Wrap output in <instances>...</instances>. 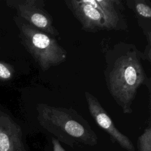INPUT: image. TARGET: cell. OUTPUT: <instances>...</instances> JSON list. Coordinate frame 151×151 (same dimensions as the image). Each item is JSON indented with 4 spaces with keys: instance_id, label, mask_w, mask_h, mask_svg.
I'll use <instances>...</instances> for the list:
<instances>
[{
    "instance_id": "6da1fadb",
    "label": "cell",
    "mask_w": 151,
    "mask_h": 151,
    "mask_svg": "<svg viewBox=\"0 0 151 151\" xmlns=\"http://www.w3.org/2000/svg\"><path fill=\"white\" fill-rule=\"evenodd\" d=\"M104 60L107 90L122 112L131 114L139 88L145 84L150 91V78L145 73L142 52L132 43L119 42L106 51Z\"/></svg>"
},
{
    "instance_id": "7a4b0ae2",
    "label": "cell",
    "mask_w": 151,
    "mask_h": 151,
    "mask_svg": "<svg viewBox=\"0 0 151 151\" xmlns=\"http://www.w3.org/2000/svg\"><path fill=\"white\" fill-rule=\"evenodd\" d=\"M37 119L40 127L67 145L93 146L97 136L91 126L73 108L58 107L40 103L36 105Z\"/></svg>"
},
{
    "instance_id": "3957f363",
    "label": "cell",
    "mask_w": 151,
    "mask_h": 151,
    "mask_svg": "<svg viewBox=\"0 0 151 151\" xmlns=\"http://www.w3.org/2000/svg\"><path fill=\"white\" fill-rule=\"evenodd\" d=\"M16 20L21 44L42 71L58 66L67 58L66 50L56 38L19 18Z\"/></svg>"
},
{
    "instance_id": "277c9868",
    "label": "cell",
    "mask_w": 151,
    "mask_h": 151,
    "mask_svg": "<svg viewBox=\"0 0 151 151\" xmlns=\"http://www.w3.org/2000/svg\"><path fill=\"white\" fill-rule=\"evenodd\" d=\"M45 5L44 0H22L15 1L13 6L19 18L55 38L59 32L54 25L52 16L45 9Z\"/></svg>"
},
{
    "instance_id": "5b68a950",
    "label": "cell",
    "mask_w": 151,
    "mask_h": 151,
    "mask_svg": "<svg viewBox=\"0 0 151 151\" xmlns=\"http://www.w3.org/2000/svg\"><path fill=\"white\" fill-rule=\"evenodd\" d=\"M88 111L96 124L110 137L113 142H117L127 151H136L130 139L115 126L114 123L97 98L88 91L84 92Z\"/></svg>"
},
{
    "instance_id": "8992f818",
    "label": "cell",
    "mask_w": 151,
    "mask_h": 151,
    "mask_svg": "<svg viewBox=\"0 0 151 151\" xmlns=\"http://www.w3.org/2000/svg\"><path fill=\"white\" fill-rule=\"evenodd\" d=\"M64 2L81 24L82 30L94 33L106 30L104 19L96 0H65Z\"/></svg>"
},
{
    "instance_id": "52a82bcc",
    "label": "cell",
    "mask_w": 151,
    "mask_h": 151,
    "mask_svg": "<svg viewBox=\"0 0 151 151\" xmlns=\"http://www.w3.org/2000/svg\"><path fill=\"white\" fill-rule=\"evenodd\" d=\"M104 21L106 30H126L128 25L124 16V6L121 0H96Z\"/></svg>"
},
{
    "instance_id": "ba28073f",
    "label": "cell",
    "mask_w": 151,
    "mask_h": 151,
    "mask_svg": "<svg viewBox=\"0 0 151 151\" xmlns=\"http://www.w3.org/2000/svg\"><path fill=\"white\" fill-rule=\"evenodd\" d=\"M126 4L133 11L138 23L150 22L151 2L149 0H127Z\"/></svg>"
},
{
    "instance_id": "9c48e42d",
    "label": "cell",
    "mask_w": 151,
    "mask_h": 151,
    "mask_svg": "<svg viewBox=\"0 0 151 151\" xmlns=\"http://www.w3.org/2000/svg\"><path fill=\"white\" fill-rule=\"evenodd\" d=\"M138 151H151V126L149 122L147 127L137 139Z\"/></svg>"
},
{
    "instance_id": "30bf717a",
    "label": "cell",
    "mask_w": 151,
    "mask_h": 151,
    "mask_svg": "<svg viewBox=\"0 0 151 151\" xmlns=\"http://www.w3.org/2000/svg\"><path fill=\"white\" fill-rule=\"evenodd\" d=\"M14 73L15 69L12 65L0 60V81H6L11 80Z\"/></svg>"
},
{
    "instance_id": "8fae6325",
    "label": "cell",
    "mask_w": 151,
    "mask_h": 151,
    "mask_svg": "<svg viewBox=\"0 0 151 151\" xmlns=\"http://www.w3.org/2000/svg\"><path fill=\"white\" fill-rule=\"evenodd\" d=\"M51 143L52 146V151H65L60 144V142L54 137H51Z\"/></svg>"
},
{
    "instance_id": "7c38bea8",
    "label": "cell",
    "mask_w": 151,
    "mask_h": 151,
    "mask_svg": "<svg viewBox=\"0 0 151 151\" xmlns=\"http://www.w3.org/2000/svg\"><path fill=\"white\" fill-rule=\"evenodd\" d=\"M0 50H1V48H0Z\"/></svg>"
}]
</instances>
